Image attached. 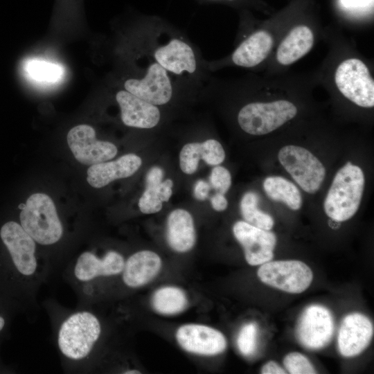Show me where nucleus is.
Instances as JSON below:
<instances>
[{
	"mask_svg": "<svg viewBox=\"0 0 374 374\" xmlns=\"http://www.w3.org/2000/svg\"><path fill=\"white\" fill-rule=\"evenodd\" d=\"M365 184L362 170L351 162L336 173L324 201L326 214L336 222L351 218L357 211Z\"/></svg>",
	"mask_w": 374,
	"mask_h": 374,
	"instance_id": "obj_5",
	"label": "nucleus"
},
{
	"mask_svg": "<svg viewBox=\"0 0 374 374\" xmlns=\"http://www.w3.org/2000/svg\"><path fill=\"white\" fill-rule=\"evenodd\" d=\"M335 81L339 91L351 102L362 107L374 106V81L360 60L350 58L341 62Z\"/></svg>",
	"mask_w": 374,
	"mask_h": 374,
	"instance_id": "obj_11",
	"label": "nucleus"
},
{
	"mask_svg": "<svg viewBox=\"0 0 374 374\" xmlns=\"http://www.w3.org/2000/svg\"><path fill=\"white\" fill-rule=\"evenodd\" d=\"M209 180L211 186L217 193L224 195L229 190L231 184V176L229 171L219 166L213 168Z\"/></svg>",
	"mask_w": 374,
	"mask_h": 374,
	"instance_id": "obj_32",
	"label": "nucleus"
},
{
	"mask_svg": "<svg viewBox=\"0 0 374 374\" xmlns=\"http://www.w3.org/2000/svg\"><path fill=\"white\" fill-rule=\"evenodd\" d=\"M125 261L123 256L116 251L109 250L101 256L91 251H85L69 265L68 278L82 305H85L89 300L95 285L100 280L121 275Z\"/></svg>",
	"mask_w": 374,
	"mask_h": 374,
	"instance_id": "obj_4",
	"label": "nucleus"
},
{
	"mask_svg": "<svg viewBox=\"0 0 374 374\" xmlns=\"http://www.w3.org/2000/svg\"><path fill=\"white\" fill-rule=\"evenodd\" d=\"M166 240L170 247L178 253H186L193 248L196 242V232L189 212L178 208L169 214Z\"/></svg>",
	"mask_w": 374,
	"mask_h": 374,
	"instance_id": "obj_20",
	"label": "nucleus"
},
{
	"mask_svg": "<svg viewBox=\"0 0 374 374\" xmlns=\"http://www.w3.org/2000/svg\"><path fill=\"white\" fill-rule=\"evenodd\" d=\"M146 51L172 77L193 78L200 71L194 48L179 33L168 30L152 32L147 36Z\"/></svg>",
	"mask_w": 374,
	"mask_h": 374,
	"instance_id": "obj_3",
	"label": "nucleus"
},
{
	"mask_svg": "<svg viewBox=\"0 0 374 374\" xmlns=\"http://www.w3.org/2000/svg\"><path fill=\"white\" fill-rule=\"evenodd\" d=\"M141 164L140 157L134 154H127L116 161L91 165L87 171V181L91 186L100 188L114 180L132 176Z\"/></svg>",
	"mask_w": 374,
	"mask_h": 374,
	"instance_id": "obj_19",
	"label": "nucleus"
},
{
	"mask_svg": "<svg viewBox=\"0 0 374 374\" xmlns=\"http://www.w3.org/2000/svg\"><path fill=\"white\" fill-rule=\"evenodd\" d=\"M373 335V325L364 314L354 312L346 316L340 326L337 346L346 357L360 354L369 345Z\"/></svg>",
	"mask_w": 374,
	"mask_h": 374,
	"instance_id": "obj_16",
	"label": "nucleus"
},
{
	"mask_svg": "<svg viewBox=\"0 0 374 374\" xmlns=\"http://www.w3.org/2000/svg\"><path fill=\"white\" fill-rule=\"evenodd\" d=\"M314 35L306 26H298L291 30L280 44L277 61L283 65H289L297 61L312 48Z\"/></svg>",
	"mask_w": 374,
	"mask_h": 374,
	"instance_id": "obj_22",
	"label": "nucleus"
},
{
	"mask_svg": "<svg viewBox=\"0 0 374 374\" xmlns=\"http://www.w3.org/2000/svg\"><path fill=\"white\" fill-rule=\"evenodd\" d=\"M6 325V320L3 315L0 314V332L3 330Z\"/></svg>",
	"mask_w": 374,
	"mask_h": 374,
	"instance_id": "obj_38",
	"label": "nucleus"
},
{
	"mask_svg": "<svg viewBox=\"0 0 374 374\" xmlns=\"http://www.w3.org/2000/svg\"><path fill=\"white\" fill-rule=\"evenodd\" d=\"M260 265L257 271L260 280L285 292L301 293L313 279L311 269L300 260H270Z\"/></svg>",
	"mask_w": 374,
	"mask_h": 374,
	"instance_id": "obj_10",
	"label": "nucleus"
},
{
	"mask_svg": "<svg viewBox=\"0 0 374 374\" xmlns=\"http://www.w3.org/2000/svg\"><path fill=\"white\" fill-rule=\"evenodd\" d=\"M233 233L244 249L247 263L252 266L260 265L274 257L276 244V235L245 221H238L233 226Z\"/></svg>",
	"mask_w": 374,
	"mask_h": 374,
	"instance_id": "obj_14",
	"label": "nucleus"
},
{
	"mask_svg": "<svg viewBox=\"0 0 374 374\" xmlns=\"http://www.w3.org/2000/svg\"><path fill=\"white\" fill-rule=\"evenodd\" d=\"M296 113V107L285 100L270 103H251L240 110L238 122L246 133L264 135L284 125L293 118Z\"/></svg>",
	"mask_w": 374,
	"mask_h": 374,
	"instance_id": "obj_8",
	"label": "nucleus"
},
{
	"mask_svg": "<svg viewBox=\"0 0 374 374\" xmlns=\"http://www.w3.org/2000/svg\"><path fill=\"white\" fill-rule=\"evenodd\" d=\"M213 208L217 211H224L228 206V202L224 194L217 193L211 198Z\"/></svg>",
	"mask_w": 374,
	"mask_h": 374,
	"instance_id": "obj_36",
	"label": "nucleus"
},
{
	"mask_svg": "<svg viewBox=\"0 0 374 374\" xmlns=\"http://www.w3.org/2000/svg\"><path fill=\"white\" fill-rule=\"evenodd\" d=\"M341 7L351 12H363L373 6V0H339Z\"/></svg>",
	"mask_w": 374,
	"mask_h": 374,
	"instance_id": "obj_33",
	"label": "nucleus"
},
{
	"mask_svg": "<svg viewBox=\"0 0 374 374\" xmlns=\"http://www.w3.org/2000/svg\"><path fill=\"white\" fill-rule=\"evenodd\" d=\"M278 158L287 172L306 193H314L326 177L322 163L307 149L286 145L278 152Z\"/></svg>",
	"mask_w": 374,
	"mask_h": 374,
	"instance_id": "obj_9",
	"label": "nucleus"
},
{
	"mask_svg": "<svg viewBox=\"0 0 374 374\" xmlns=\"http://www.w3.org/2000/svg\"><path fill=\"white\" fill-rule=\"evenodd\" d=\"M160 256L149 250L137 251L125 261L122 281L129 288H138L151 282L160 272Z\"/></svg>",
	"mask_w": 374,
	"mask_h": 374,
	"instance_id": "obj_18",
	"label": "nucleus"
},
{
	"mask_svg": "<svg viewBox=\"0 0 374 374\" xmlns=\"http://www.w3.org/2000/svg\"><path fill=\"white\" fill-rule=\"evenodd\" d=\"M262 374H285L286 372L274 361H269L261 368Z\"/></svg>",
	"mask_w": 374,
	"mask_h": 374,
	"instance_id": "obj_37",
	"label": "nucleus"
},
{
	"mask_svg": "<svg viewBox=\"0 0 374 374\" xmlns=\"http://www.w3.org/2000/svg\"><path fill=\"white\" fill-rule=\"evenodd\" d=\"M102 335L99 317L85 306L66 313L56 327V344L64 364L86 368Z\"/></svg>",
	"mask_w": 374,
	"mask_h": 374,
	"instance_id": "obj_2",
	"label": "nucleus"
},
{
	"mask_svg": "<svg viewBox=\"0 0 374 374\" xmlns=\"http://www.w3.org/2000/svg\"><path fill=\"white\" fill-rule=\"evenodd\" d=\"M123 87L125 90L157 106L168 103L176 87L173 78L146 51L139 74L125 80Z\"/></svg>",
	"mask_w": 374,
	"mask_h": 374,
	"instance_id": "obj_7",
	"label": "nucleus"
},
{
	"mask_svg": "<svg viewBox=\"0 0 374 374\" xmlns=\"http://www.w3.org/2000/svg\"><path fill=\"white\" fill-rule=\"evenodd\" d=\"M259 197L255 192H247L242 196L240 213L244 221L251 225L264 230H271L274 224L273 217L258 208Z\"/></svg>",
	"mask_w": 374,
	"mask_h": 374,
	"instance_id": "obj_25",
	"label": "nucleus"
},
{
	"mask_svg": "<svg viewBox=\"0 0 374 374\" xmlns=\"http://www.w3.org/2000/svg\"><path fill=\"white\" fill-rule=\"evenodd\" d=\"M201 159L210 166H217L225 159V152L220 143L208 139L201 143Z\"/></svg>",
	"mask_w": 374,
	"mask_h": 374,
	"instance_id": "obj_31",
	"label": "nucleus"
},
{
	"mask_svg": "<svg viewBox=\"0 0 374 374\" xmlns=\"http://www.w3.org/2000/svg\"><path fill=\"white\" fill-rule=\"evenodd\" d=\"M258 332V326L254 322L247 323L241 328L237 337V346L244 356H251L255 353Z\"/></svg>",
	"mask_w": 374,
	"mask_h": 374,
	"instance_id": "obj_28",
	"label": "nucleus"
},
{
	"mask_svg": "<svg viewBox=\"0 0 374 374\" xmlns=\"http://www.w3.org/2000/svg\"><path fill=\"white\" fill-rule=\"evenodd\" d=\"M273 46L271 35L265 30H258L246 38L232 54L233 62L242 67H253L262 62Z\"/></svg>",
	"mask_w": 374,
	"mask_h": 374,
	"instance_id": "obj_21",
	"label": "nucleus"
},
{
	"mask_svg": "<svg viewBox=\"0 0 374 374\" xmlns=\"http://www.w3.org/2000/svg\"><path fill=\"white\" fill-rule=\"evenodd\" d=\"M20 224L37 244H57L64 234V227L51 198L37 193L26 200L19 214Z\"/></svg>",
	"mask_w": 374,
	"mask_h": 374,
	"instance_id": "obj_6",
	"label": "nucleus"
},
{
	"mask_svg": "<svg viewBox=\"0 0 374 374\" xmlns=\"http://www.w3.org/2000/svg\"><path fill=\"white\" fill-rule=\"evenodd\" d=\"M263 188L269 199L283 202L293 211L301 207L302 197L299 188L282 177H267L263 182Z\"/></svg>",
	"mask_w": 374,
	"mask_h": 374,
	"instance_id": "obj_23",
	"label": "nucleus"
},
{
	"mask_svg": "<svg viewBox=\"0 0 374 374\" xmlns=\"http://www.w3.org/2000/svg\"><path fill=\"white\" fill-rule=\"evenodd\" d=\"M163 175V170L161 168L158 166L151 168L146 175V187L160 184L162 182Z\"/></svg>",
	"mask_w": 374,
	"mask_h": 374,
	"instance_id": "obj_34",
	"label": "nucleus"
},
{
	"mask_svg": "<svg viewBox=\"0 0 374 374\" xmlns=\"http://www.w3.org/2000/svg\"><path fill=\"white\" fill-rule=\"evenodd\" d=\"M201 159V143H189L181 149L179 165L183 172L191 175L197 169Z\"/></svg>",
	"mask_w": 374,
	"mask_h": 374,
	"instance_id": "obj_29",
	"label": "nucleus"
},
{
	"mask_svg": "<svg viewBox=\"0 0 374 374\" xmlns=\"http://www.w3.org/2000/svg\"><path fill=\"white\" fill-rule=\"evenodd\" d=\"M286 370L291 374L317 373L309 359L303 354L293 352L288 353L283 359Z\"/></svg>",
	"mask_w": 374,
	"mask_h": 374,
	"instance_id": "obj_30",
	"label": "nucleus"
},
{
	"mask_svg": "<svg viewBox=\"0 0 374 374\" xmlns=\"http://www.w3.org/2000/svg\"><path fill=\"white\" fill-rule=\"evenodd\" d=\"M68 145L75 159L85 165H93L114 158L118 152L111 142L98 140L95 130L89 125L71 128L66 136Z\"/></svg>",
	"mask_w": 374,
	"mask_h": 374,
	"instance_id": "obj_13",
	"label": "nucleus"
},
{
	"mask_svg": "<svg viewBox=\"0 0 374 374\" xmlns=\"http://www.w3.org/2000/svg\"><path fill=\"white\" fill-rule=\"evenodd\" d=\"M335 323L330 311L320 305L307 307L296 327V337L305 348L317 350L327 346L334 333Z\"/></svg>",
	"mask_w": 374,
	"mask_h": 374,
	"instance_id": "obj_12",
	"label": "nucleus"
},
{
	"mask_svg": "<svg viewBox=\"0 0 374 374\" xmlns=\"http://www.w3.org/2000/svg\"><path fill=\"white\" fill-rule=\"evenodd\" d=\"M0 238L8 256L6 265L9 278L18 295L30 308L37 305L36 296L50 270V265L38 257L36 242L15 221H8L0 229Z\"/></svg>",
	"mask_w": 374,
	"mask_h": 374,
	"instance_id": "obj_1",
	"label": "nucleus"
},
{
	"mask_svg": "<svg viewBox=\"0 0 374 374\" xmlns=\"http://www.w3.org/2000/svg\"><path fill=\"white\" fill-rule=\"evenodd\" d=\"M179 345L186 351L204 356L223 353L227 346L224 335L208 326L190 323L180 326L175 334Z\"/></svg>",
	"mask_w": 374,
	"mask_h": 374,
	"instance_id": "obj_15",
	"label": "nucleus"
},
{
	"mask_svg": "<svg viewBox=\"0 0 374 374\" xmlns=\"http://www.w3.org/2000/svg\"><path fill=\"white\" fill-rule=\"evenodd\" d=\"M25 69L30 78L40 82H57L64 74L60 65L35 59L28 60Z\"/></svg>",
	"mask_w": 374,
	"mask_h": 374,
	"instance_id": "obj_27",
	"label": "nucleus"
},
{
	"mask_svg": "<svg viewBox=\"0 0 374 374\" xmlns=\"http://www.w3.org/2000/svg\"><path fill=\"white\" fill-rule=\"evenodd\" d=\"M210 190V184L202 179L198 180L194 186L193 195L197 200H204L207 198Z\"/></svg>",
	"mask_w": 374,
	"mask_h": 374,
	"instance_id": "obj_35",
	"label": "nucleus"
},
{
	"mask_svg": "<svg viewBox=\"0 0 374 374\" xmlns=\"http://www.w3.org/2000/svg\"><path fill=\"white\" fill-rule=\"evenodd\" d=\"M173 182L167 179L154 186L146 187L139 201L140 211L145 214L159 212L162 208V203L168 202L172 195Z\"/></svg>",
	"mask_w": 374,
	"mask_h": 374,
	"instance_id": "obj_26",
	"label": "nucleus"
},
{
	"mask_svg": "<svg viewBox=\"0 0 374 374\" xmlns=\"http://www.w3.org/2000/svg\"><path fill=\"white\" fill-rule=\"evenodd\" d=\"M116 100L121 109L123 123L129 127L151 129L161 119L158 106L150 103L123 89L117 92Z\"/></svg>",
	"mask_w": 374,
	"mask_h": 374,
	"instance_id": "obj_17",
	"label": "nucleus"
},
{
	"mask_svg": "<svg viewBox=\"0 0 374 374\" xmlns=\"http://www.w3.org/2000/svg\"><path fill=\"white\" fill-rule=\"evenodd\" d=\"M124 373H125V374H134V373L139 374V373H141V372L139 371L136 370V369H129V370L125 371Z\"/></svg>",
	"mask_w": 374,
	"mask_h": 374,
	"instance_id": "obj_39",
	"label": "nucleus"
},
{
	"mask_svg": "<svg viewBox=\"0 0 374 374\" xmlns=\"http://www.w3.org/2000/svg\"><path fill=\"white\" fill-rule=\"evenodd\" d=\"M151 303L155 312L170 316L185 310L188 301L183 290L175 286H165L154 292Z\"/></svg>",
	"mask_w": 374,
	"mask_h": 374,
	"instance_id": "obj_24",
	"label": "nucleus"
}]
</instances>
